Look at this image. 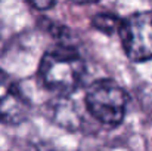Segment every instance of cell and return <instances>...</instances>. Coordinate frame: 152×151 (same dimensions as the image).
Segmentation results:
<instances>
[{"label": "cell", "instance_id": "obj_8", "mask_svg": "<svg viewBox=\"0 0 152 151\" xmlns=\"http://www.w3.org/2000/svg\"><path fill=\"white\" fill-rule=\"evenodd\" d=\"M27 1L37 10H48L56 3V0H27Z\"/></svg>", "mask_w": 152, "mask_h": 151}, {"label": "cell", "instance_id": "obj_7", "mask_svg": "<svg viewBox=\"0 0 152 151\" xmlns=\"http://www.w3.org/2000/svg\"><path fill=\"white\" fill-rule=\"evenodd\" d=\"M40 21L45 22V24H40V25L45 27V30H48L50 33L52 37H55L59 43H62V45H72L71 42H72L74 36H72V33L69 31L68 27L56 24V22L49 21V19H40Z\"/></svg>", "mask_w": 152, "mask_h": 151}, {"label": "cell", "instance_id": "obj_5", "mask_svg": "<svg viewBox=\"0 0 152 151\" xmlns=\"http://www.w3.org/2000/svg\"><path fill=\"white\" fill-rule=\"evenodd\" d=\"M52 117L56 122V124L69 129V130H77L83 122L81 113L78 110L77 102L68 95H59V98L52 102L50 105Z\"/></svg>", "mask_w": 152, "mask_h": 151}, {"label": "cell", "instance_id": "obj_3", "mask_svg": "<svg viewBox=\"0 0 152 151\" xmlns=\"http://www.w3.org/2000/svg\"><path fill=\"white\" fill-rule=\"evenodd\" d=\"M123 50L133 62L152 59V10L134 12L121 21L118 30Z\"/></svg>", "mask_w": 152, "mask_h": 151}, {"label": "cell", "instance_id": "obj_2", "mask_svg": "<svg viewBox=\"0 0 152 151\" xmlns=\"http://www.w3.org/2000/svg\"><path fill=\"white\" fill-rule=\"evenodd\" d=\"M84 104L96 122L108 127H115L121 124L126 117L129 95L117 82L99 79L89 86Z\"/></svg>", "mask_w": 152, "mask_h": 151}, {"label": "cell", "instance_id": "obj_9", "mask_svg": "<svg viewBox=\"0 0 152 151\" xmlns=\"http://www.w3.org/2000/svg\"><path fill=\"white\" fill-rule=\"evenodd\" d=\"M28 151H53V150L49 145H46L45 142H40V144H31Z\"/></svg>", "mask_w": 152, "mask_h": 151}, {"label": "cell", "instance_id": "obj_11", "mask_svg": "<svg viewBox=\"0 0 152 151\" xmlns=\"http://www.w3.org/2000/svg\"><path fill=\"white\" fill-rule=\"evenodd\" d=\"M1 1H3V0H0V3H1Z\"/></svg>", "mask_w": 152, "mask_h": 151}, {"label": "cell", "instance_id": "obj_4", "mask_svg": "<svg viewBox=\"0 0 152 151\" xmlns=\"http://www.w3.org/2000/svg\"><path fill=\"white\" fill-rule=\"evenodd\" d=\"M30 101L21 88L0 68V122L4 124H19L30 114Z\"/></svg>", "mask_w": 152, "mask_h": 151}, {"label": "cell", "instance_id": "obj_1", "mask_svg": "<svg viewBox=\"0 0 152 151\" xmlns=\"http://www.w3.org/2000/svg\"><path fill=\"white\" fill-rule=\"evenodd\" d=\"M86 74V62L72 45L58 43L40 59L39 77L42 85L58 95H69L78 89Z\"/></svg>", "mask_w": 152, "mask_h": 151}, {"label": "cell", "instance_id": "obj_10", "mask_svg": "<svg viewBox=\"0 0 152 151\" xmlns=\"http://www.w3.org/2000/svg\"><path fill=\"white\" fill-rule=\"evenodd\" d=\"M74 3H78V4H89V3H96L99 0H71Z\"/></svg>", "mask_w": 152, "mask_h": 151}, {"label": "cell", "instance_id": "obj_6", "mask_svg": "<svg viewBox=\"0 0 152 151\" xmlns=\"http://www.w3.org/2000/svg\"><path fill=\"white\" fill-rule=\"evenodd\" d=\"M121 21H123V18H120L118 15H115L112 12H101L90 18V25L95 30L101 31L106 36H112V34L118 33Z\"/></svg>", "mask_w": 152, "mask_h": 151}]
</instances>
